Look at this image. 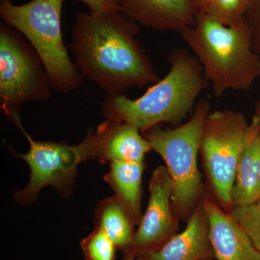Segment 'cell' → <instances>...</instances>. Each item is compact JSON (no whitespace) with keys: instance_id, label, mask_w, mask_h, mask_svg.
I'll list each match as a JSON object with an SVG mask.
<instances>
[{"instance_id":"44dd1931","label":"cell","mask_w":260,"mask_h":260,"mask_svg":"<svg viewBox=\"0 0 260 260\" xmlns=\"http://www.w3.org/2000/svg\"><path fill=\"white\" fill-rule=\"evenodd\" d=\"M88 7L89 13L93 14L102 13L112 10H120L116 0H75Z\"/></svg>"},{"instance_id":"ffe728a7","label":"cell","mask_w":260,"mask_h":260,"mask_svg":"<svg viewBox=\"0 0 260 260\" xmlns=\"http://www.w3.org/2000/svg\"><path fill=\"white\" fill-rule=\"evenodd\" d=\"M253 50L260 56V0H252L244 18Z\"/></svg>"},{"instance_id":"30bf717a","label":"cell","mask_w":260,"mask_h":260,"mask_svg":"<svg viewBox=\"0 0 260 260\" xmlns=\"http://www.w3.org/2000/svg\"><path fill=\"white\" fill-rule=\"evenodd\" d=\"M209 220L210 238L216 260H260V252L239 224L208 190L203 199Z\"/></svg>"},{"instance_id":"7402d4cb","label":"cell","mask_w":260,"mask_h":260,"mask_svg":"<svg viewBox=\"0 0 260 260\" xmlns=\"http://www.w3.org/2000/svg\"><path fill=\"white\" fill-rule=\"evenodd\" d=\"M212 0H191L193 6L198 13H205L209 8Z\"/></svg>"},{"instance_id":"e0dca14e","label":"cell","mask_w":260,"mask_h":260,"mask_svg":"<svg viewBox=\"0 0 260 260\" xmlns=\"http://www.w3.org/2000/svg\"><path fill=\"white\" fill-rule=\"evenodd\" d=\"M252 0H212L206 14L227 26H237L244 23Z\"/></svg>"},{"instance_id":"7c38bea8","label":"cell","mask_w":260,"mask_h":260,"mask_svg":"<svg viewBox=\"0 0 260 260\" xmlns=\"http://www.w3.org/2000/svg\"><path fill=\"white\" fill-rule=\"evenodd\" d=\"M185 229L158 250L137 256L138 260L215 259L210 238L209 220L203 200L186 220Z\"/></svg>"},{"instance_id":"d6986e66","label":"cell","mask_w":260,"mask_h":260,"mask_svg":"<svg viewBox=\"0 0 260 260\" xmlns=\"http://www.w3.org/2000/svg\"><path fill=\"white\" fill-rule=\"evenodd\" d=\"M229 214L260 252V199L246 206L234 207Z\"/></svg>"},{"instance_id":"ba28073f","label":"cell","mask_w":260,"mask_h":260,"mask_svg":"<svg viewBox=\"0 0 260 260\" xmlns=\"http://www.w3.org/2000/svg\"><path fill=\"white\" fill-rule=\"evenodd\" d=\"M14 124L21 130L30 145L28 153H15V155L25 160L30 170L28 184L22 190L15 192V202L23 205L30 204L47 186H52L64 198L69 197L78 166L85 160L97 159L95 131L89 129L81 143L72 145L36 141L24 129L21 119H17Z\"/></svg>"},{"instance_id":"4fadbf2b","label":"cell","mask_w":260,"mask_h":260,"mask_svg":"<svg viewBox=\"0 0 260 260\" xmlns=\"http://www.w3.org/2000/svg\"><path fill=\"white\" fill-rule=\"evenodd\" d=\"M137 126L127 122L106 119L95 131L99 162H144L152 150Z\"/></svg>"},{"instance_id":"cb8c5ba5","label":"cell","mask_w":260,"mask_h":260,"mask_svg":"<svg viewBox=\"0 0 260 260\" xmlns=\"http://www.w3.org/2000/svg\"><path fill=\"white\" fill-rule=\"evenodd\" d=\"M121 260H138L135 256L132 255L129 253H123L122 258Z\"/></svg>"},{"instance_id":"603a6c76","label":"cell","mask_w":260,"mask_h":260,"mask_svg":"<svg viewBox=\"0 0 260 260\" xmlns=\"http://www.w3.org/2000/svg\"><path fill=\"white\" fill-rule=\"evenodd\" d=\"M254 116L257 118V119L259 120L260 123V95L259 99L257 100V102H256L255 114H254Z\"/></svg>"},{"instance_id":"8992f818","label":"cell","mask_w":260,"mask_h":260,"mask_svg":"<svg viewBox=\"0 0 260 260\" xmlns=\"http://www.w3.org/2000/svg\"><path fill=\"white\" fill-rule=\"evenodd\" d=\"M50 81L39 54L18 30L0 23V107L8 120L20 119L26 102H47Z\"/></svg>"},{"instance_id":"ac0fdd59","label":"cell","mask_w":260,"mask_h":260,"mask_svg":"<svg viewBox=\"0 0 260 260\" xmlns=\"http://www.w3.org/2000/svg\"><path fill=\"white\" fill-rule=\"evenodd\" d=\"M85 260H115L117 248L100 229L93 232L80 242Z\"/></svg>"},{"instance_id":"8fae6325","label":"cell","mask_w":260,"mask_h":260,"mask_svg":"<svg viewBox=\"0 0 260 260\" xmlns=\"http://www.w3.org/2000/svg\"><path fill=\"white\" fill-rule=\"evenodd\" d=\"M126 17L145 28L181 32L194 24L191 0H116Z\"/></svg>"},{"instance_id":"277c9868","label":"cell","mask_w":260,"mask_h":260,"mask_svg":"<svg viewBox=\"0 0 260 260\" xmlns=\"http://www.w3.org/2000/svg\"><path fill=\"white\" fill-rule=\"evenodd\" d=\"M63 3L64 0H31L15 5L12 0H0V15L3 23L20 32L37 51L52 90L67 94L78 90L84 78L63 41Z\"/></svg>"},{"instance_id":"5bb4252c","label":"cell","mask_w":260,"mask_h":260,"mask_svg":"<svg viewBox=\"0 0 260 260\" xmlns=\"http://www.w3.org/2000/svg\"><path fill=\"white\" fill-rule=\"evenodd\" d=\"M260 199V123L253 116L238 161L232 189L234 207L246 206Z\"/></svg>"},{"instance_id":"d4e9b609","label":"cell","mask_w":260,"mask_h":260,"mask_svg":"<svg viewBox=\"0 0 260 260\" xmlns=\"http://www.w3.org/2000/svg\"><path fill=\"white\" fill-rule=\"evenodd\" d=\"M208 260H216L215 259H208Z\"/></svg>"},{"instance_id":"9c48e42d","label":"cell","mask_w":260,"mask_h":260,"mask_svg":"<svg viewBox=\"0 0 260 260\" xmlns=\"http://www.w3.org/2000/svg\"><path fill=\"white\" fill-rule=\"evenodd\" d=\"M173 191L174 185L167 167L159 166L150 178L148 206L126 253L137 257L153 252L178 234L179 220L172 205Z\"/></svg>"},{"instance_id":"52a82bcc","label":"cell","mask_w":260,"mask_h":260,"mask_svg":"<svg viewBox=\"0 0 260 260\" xmlns=\"http://www.w3.org/2000/svg\"><path fill=\"white\" fill-rule=\"evenodd\" d=\"M249 124L242 113L216 110L207 116L202 133L200 155L207 188L229 213L234 208L233 186Z\"/></svg>"},{"instance_id":"5b68a950","label":"cell","mask_w":260,"mask_h":260,"mask_svg":"<svg viewBox=\"0 0 260 260\" xmlns=\"http://www.w3.org/2000/svg\"><path fill=\"white\" fill-rule=\"evenodd\" d=\"M210 112V103L202 99L189 120L181 125L172 129L158 126L143 133L152 150L165 162L174 185L172 209L179 221L187 220L206 191L198 158L203 126Z\"/></svg>"},{"instance_id":"3957f363","label":"cell","mask_w":260,"mask_h":260,"mask_svg":"<svg viewBox=\"0 0 260 260\" xmlns=\"http://www.w3.org/2000/svg\"><path fill=\"white\" fill-rule=\"evenodd\" d=\"M198 59L214 95L245 91L260 78V56L253 50L245 23L227 26L197 12L192 25L179 32Z\"/></svg>"},{"instance_id":"7a4b0ae2","label":"cell","mask_w":260,"mask_h":260,"mask_svg":"<svg viewBox=\"0 0 260 260\" xmlns=\"http://www.w3.org/2000/svg\"><path fill=\"white\" fill-rule=\"evenodd\" d=\"M168 61L167 75L138 99L107 95L102 105L105 119L129 123L142 134L162 123L184 120L209 83L198 59L186 49L171 51Z\"/></svg>"},{"instance_id":"9a60e30c","label":"cell","mask_w":260,"mask_h":260,"mask_svg":"<svg viewBox=\"0 0 260 260\" xmlns=\"http://www.w3.org/2000/svg\"><path fill=\"white\" fill-rule=\"evenodd\" d=\"M145 167L144 162L113 161L110 162L109 172L104 177V180L115 192L114 196L138 225L143 215L141 212L142 181Z\"/></svg>"},{"instance_id":"6da1fadb","label":"cell","mask_w":260,"mask_h":260,"mask_svg":"<svg viewBox=\"0 0 260 260\" xmlns=\"http://www.w3.org/2000/svg\"><path fill=\"white\" fill-rule=\"evenodd\" d=\"M139 32L120 10L78 12L70 44L77 70L107 95L156 83L160 77L137 39Z\"/></svg>"},{"instance_id":"2e32d148","label":"cell","mask_w":260,"mask_h":260,"mask_svg":"<svg viewBox=\"0 0 260 260\" xmlns=\"http://www.w3.org/2000/svg\"><path fill=\"white\" fill-rule=\"evenodd\" d=\"M95 227L102 231L122 253L129 251L133 242L135 223L115 196L106 198L95 209Z\"/></svg>"}]
</instances>
